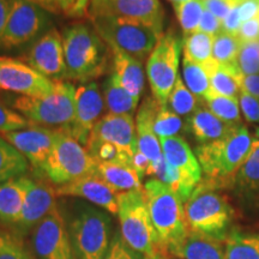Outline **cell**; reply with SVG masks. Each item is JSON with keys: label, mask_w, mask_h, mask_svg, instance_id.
Wrapping results in <instances>:
<instances>
[{"label": "cell", "mask_w": 259, "mask_h": 259, "mask_svg": "<svg viewBox=\"0 0 259 259\" xmlns=\"http://www.w3.org/2000/svg\"><path fill=\"white\" fill-rule=\"evenodd\" d=\"M253 137L245 125L235 127L226 137L196 149L204 181L216 189H229L234 177L253 149Z\"/></svg>", "instance_id": "1"}, {"label": "cell", "mask_w": 259, "mask_h": 259, "mask_svg": "<svg viewBox=\"0 0 259 259\" xmlns=\"http://www.w3.org/2000/svg\"><path fill=\"white\" fill-rule=\"evenodd\" d=\"M63 44L65 79L90 83L105 73L109 47L95 29L83 23L74 24L64 31Z\"/></svg>", "instance_id": "2"}, {"label": "cell", "mask_w": 259, "mask_h": 259, "mask_svg": "<svg viewBox=\"0 0 259 259\" xmlns=\"http://www.w3.org/2000/svg\"><path fill=\"white\" fill-rule=\"evenodd\" d=\"M143 192L162 247L176 254L189 235L183 200L155 178L144 184Z\"/></svg>", "instance_id": "3"}, {"label": "cell", "mask_w": 259, "mask_h": 259, "mask_svg": "<svg viewBox=\"0 0 259 259\" xmlns=\"http://www.w3.org/2000/svg\"><path fill=\"white\" fill-rule=\"evenodd\" d=\"M218 190L202 179L184 203V210L190 233L222 241L227 236L226 231L232 221L233 210Z\"/></svg>", "instance_id": "4"}, {"label": "cell", "mask_w": 259, "mask_h": 259, "mask_svg": "<svg viewBox=\"0 0 259 259\" xmlns=\"http://www.w3.org/2000/svg\"><path fill=\"white\" fill-rule=\"evenodd\" d=\"M77 89L71 83L54 80V88L42 96H19L14 100L15 111L38 126L65 130L73 120Z\"/></svg>", "instance_id": "5"}, {"label": "cell", "mask_w": 259, "mask_h": 259, "mask_svg": "<svg viewBox=\"0 0 259 259\" xmlns=\"http://www.w3.org/2000/svg\"><path fill=\"white\" fill-rule=\"evenodd\" d=\"M118 218L120 234L130 247L145 257L164 250L151 221L143 190L118 193Z\"/></svg>", "instance_id": "6"}, {"label": "cell", "mask_w": 259, "mask_h": 259, "mask_svg": "<svg viewBox=\"0 0 259 259\" xmlns=\"http://www.w3.org/2000/svg\"><path fill=\"white\" fill-rule=\"evenodd\" d=\"M99 161L89 154L85 147L67 135L57 130L50 157L44 173L58 186L72 183L80 178L96 174Z\"/></svg>", "instance_id": "7"}, {"label": "cell", "mask_w": 259, "mask_h": 259, "mask_svg": "<svg viewBox=\"0 0 259 259\" xmlns=\"http://www.w3.org/2000/svg\"><path fill=\"white\" fill-rule=\"evenodd\" d=\"M92 22L107 46L125 52L142 63L148 59L163 35L148 25L125 18L95 17Z\"/></svg>", "instance_id": "8"}, {"label": "cell", "mask_w": 259, "mask_h": 259, "mask_svg": "<svg viewBox=\"0 0 259 259\" xmlns=\"http://www.w3.org/2000/svg\"><path fill=\"white\" fill-rule=\"evenodd\" d=\"M70 238L77 259H102L111 245V218L101 210L83 205L71 222Z\"/></svg>", "instance_id": "9"}, {"label": "cell", "mask_w": 259, "mask_h": 259, "mask_svg": "<svg viewBox=\"0 0 259 259\" xmlns=\"http://www.w3.org/2000/svg\"><path fill=\"white\" fill-rule=\"evenodd\" d=\"M181 51L183 41L169 30L162 35L147 59V77L151 94L162 106H167L168 97L179 77Z\"/></svg>", "instance_id": "10"}, {"label": "cell", "mask_w": 259, "mask_h": 259, "mask_svg": "<svg viewBox=\"0 0 259 259\" xmlns=\"http://www.w3.org/2000/svg\"><path fill=\"white\" fill-rule=\"evenodd\" d=\"M10 9L2 46L8 50L35 40L51 23L47 11L28 0H9Z\"/></svg>", "instance_id": "11"}, {"label": "cell", "mask_w": 259, "mask_h": 259, "mask_svg": "<svg viewBox=\"0 0 259 259\" xmlns=\"http://www.w3.org/2000/svg\"><path fill=\"white\" fill-rule=\"evenodd\" d=\"M31 245L38 259H77L69 229L57 206L32 228Z\"/></svg>", "instance_id": "12"}, {"label": "cell", "mask_w": 259, "mask_h": 259, "mask_svg": "<svg viewBox=\"0 0 259 259\" xmlns=\"http://www.w3.org/2000/svg\"><path fill=\"white\" fill-rule=\"evenodd\" d=\"M89 15L90 18L130 19L163 34L164 11L160 0H92Z\"/></svg>", "instance_id": "13"}, {"label": "cell", "mask_w": 259, "mask_h": 259, "mask_svg": "<svg viewBox=\"0 0 259 259\" xmlns=\"http://www.w3.org/2000/svg\"><path fill=\"white\" fill-rule=\"evenodd\" d=\"M54 88V80L15 58L0 57V90L22 96H42Z\"/></svg>", "instance_id": "14"}, {"label": "cell", "mask_w": 259, "mask_h": 259, "mask_svg": "<svg viewBox=\"0 0 259 259\" xmlns=\"http://www.w3.org/2000/svg\"><path fill=\"white\" fill-rule=\"evenodd\" d=\"M103 106L105 101L99 84L90 82L80 85L76 93V112L73 120L61 131L66 132L85 147L94 126L101 119Z\"/></svg>", "instance_id": "15"}, {"label": "cell", "mask_w": 259, "mask_h": 259, "mask_svg": "<svg viewBox=\"0 0 259 259\" xmlns=\"http://www.w3.org/2000/svg\"><path fill=\"white\" fill-rule=\"evenodd\" d=\"M109 143L132 160L138 150L136 121L132 115L106 114L94 126L88 143ZM85 145V147H87Z\"/></svg>", "instance_id": "16"}, {"label": "cell", "mask_w": 259, "mask_h": 259, "mask_svg": "<svg viewBox=\"0 0 259 259\" xmlns=\"http://www.w3.org/2000/svg\"><path fill=\"white\" fill-rule=\"evenodd\" d=\"M28 64L51 80L65 79V57L63 36L56 28L45 32L32 45L28 54Z\"/></svg>", "instance_id": "17"}, {"label": "cell", "mask_w": 259, "mask_h": 259, "mask_svg": "<svg viewBox=\"0 0 259 259\" xmlns=\"http://www.w3.org/2000/svg\"><path fill=\"white\" fill-rule=\"evenodd\" d=\"M3 137L23 154L32 167L44 171L53 147L56 131L45 126L32 125L28 128L4 134Z\"/></svg>", "instance_id": "18"}, {"label": "cell", "mask_w": 259, "mask_h": 259, "mask_svg": "<svg viewBox=\"0 0 259 259\" xmlns=\"http://www.w3.org/2000/svg\"><path fill=\"white\" fill-rule=\"evenodd\" d=\"M56 194L57 197H79L112 215H118V192L107 185L97 174L58 186Z\"/></svg>", "instance_id": "19"}, {"label": "cell", "mask_w": 259, "mask_h": 259, "mask_svg": "<svg viewBox=\"0 0 259 259\" xmlns=\"http://www.w3.org/2000/svg\"><path fill=\"white\" fill-rule=\"evenodd\" d=\"M56 189L51 185L28 178L23 208L16 226L22 229L34 228L56 208Z\"/></svg>", "instance_id": "20"}, {"label": "cell", "mask_w": 259, "mask_h": 259, "mask_svg": "<svg viewBox=\"0 0 259 259\" xmlns=\"http://www.w3.org/2000/svg\"><path fill=\"white\" fill-rule=\"evenodd\" d=\"M160 142L167 163L176 169L192 189H196L203 179V171L198 158L191 150L187 142L180 136L161 138Z\"/></svg>", "instance_id": "21"}, {"label": "cell", "mask_w": 259, "mask_h": 259, "mask_svg": "<svg viewBox=\"0 0 259 259\" xmlns=\"http://www.w3.org/2000/svg\"><path fill=\"white\" fill-rule=\"evenodd\" d=\"M160 106L154 97H147L142 102L136 118L138 150L143 153L151 163H155L163 157L160 138L154 132V119Z\"/></svg>", "instance_id": "22"}, {"label": "cell", "mask_w": 259, "mask_h": 259, "mask_svg": "<svg viewBox=\"0 0 259 259\" xmlns=\"http://www.w3.org/2000/svg\"><path fill=\"white\" fill-rule=\"evenodd\" d=\"M245 205L259 208V139L255 138L250 156L233 179L231 187Z\"/></svg>", "instance_id": "23"}, {"label": "cell", "mask_w": 259, "mask_h": 259, "mask_svg": "<svg viewBox=\"0 0 259 259\" xmlns=\"http://www.w3.org/2000/svg\"><path fill=\"white\" fill-rule=\"evenodd\" d=\"M238 126L227 124L206 108L202 103L198 108L187 118V130L200 144L219 141Z\"/></svg>", "instance_id": "24"}, {"label": "cell", "mask_w": 259, "mask_h": 259, "mask_svg": "<svg viewBox=\"0 0 259 259\" xmlns=\"http://www.w3.org/2000/svg\"><path fill=\"white\" fill-rule=\"evenodd\" d=\"M109 51L113 59V73L124 88L139 100L143 94L145 84L143 63L122 51L115 48H109Z\"/></svg>", "instance_id": "25"}, {"label": "cell", "mask_w": 259, "mask_h": 259, "mask_svg": "<svg viewBox=\"0 0 259 259\" xmlns=\"http://www.w3.org/2000/svg\"><path fill=\"white\" fill-rule=\"evenodd\" d=\"M96 174L118 193L143 190L142 177L127 162H99Z\"/></svg>", "instance_id": "26"}, {"label": "cell", "mask_w": 259, "mask_h": 259, "mask_svg": "<svg viewBox=\"0 0 259 259\" xmlns=\"http://www.w3.org/2000/svg\"><path fill=\"white\" fill-rule=\"evenodd\" d=\"M27 181L28 178L21 177L0 184V222L16 226L23 208Z\"/></svg>", "instance_id": "27"}, {"label": "cell", "mask_w": 259, "mask_h": 259, "mask_svg": "<svg viewBox=\"0 0 259 259\" xmlns=\"http://www.w3.org/2000/svg\"><path fill=\"white\" fill-rule=\"evenodd\" d=\"M102 96L108 114L134 115L139 100L131 95L112 72L102 85Z\"/></svg>", "instance_id": "28"}, {"label": "cell", "mask_w": 259, "mask_h": 259, "mask_svg": "<svg viewBox=\"0 0 259 259\" xmlns=\"http://www.w3.org/2000/svg\"><path fill=\"white\" fill-rule=\"evenodd\" d=\"M174 255L181 259H226L221 240L190 232Z\"/></svg>", "instance_id": "29"}, {"label": "cell", "mask_w": 259, "mask_h": 259, "mask_svg": "<svg viewBox=\"0 0 259 259\" xmlns=\"http://www.w3.org/2000/svg\"><path fill=\"white\" fill-rule=\"evenodd\" d=\"M205 69L209 73L210 88L212 93L239 99V94L241 92L240 80L242 73L238 67L226 66L212 60L205 65Z\"/></svg>", "instance_id": "30"}, {"label": "cell", "mask_w": 259, "mask_h": 259, "mask_svg": "<svg viewBox=\"0 0 259 259\" xmlns=\"http://www.w3.org/2000/svg\"><path fill=\"white\" fill-rule=\"evenodd\" d=\"M29 161L11 143L0 136V184L23 177Z\"/></svg>", "instance_id": "31"}, {"label": "cell", "mask_w": 259, "mask_h": 259, "mask_svg": "<svg viewBox=\"0 0 259 259\" xmlns=\"http://www.w3.org/2000/svg\"><path fill=\"white\" fill-rule=\"evenodd\" d=\"M203 103L212 114L232 126H240L241 111L239 106V99L236 97L222 96L210 92L203 99Z\"/></svg>", "instance_id": "32"}, {"label": "cell", "mask_w": 259, "mask_h": 259, "mask_svg": "<svg viewBox=\"0 0 259 259\" xmlns=\"http://www.w3.org/2000/svg\"><path fill=\"white\" fill-rule=\"evenodd\" d=\"M213 37L211 35L204 34L202 31H196L193 34L184 36L183 53L184 57L202 64L205 66L212 61V45Z\"/></svg>", "instance_id": "33"}, {"label": "cell", "mask_w": 259, "mask_h": 259, "mask_svg": "<svg viewBox=\"0 0 259 259\" xmlns=\"http://www.w3.org/2000/svg\"><path fill=\"white\" fill-rule=\"evenodd\" d=\"M183 80L190 92L202 100L211 92L209 73L202 64L183 58Z\"/></svg>", "instance_id": "34"}, {"label": "cell", "mask_w": 259, "mask_h": 259, "mask_svg": "<svg viewBox=\"0 0 259 259\" xmlns=\"http://www.w3.org/2000/svg\"><path fill=\"white\" fill-rule=\"evenodd\" d=\"M226 259H259V236L233 233L223 240Z\"/></svg>", "instance_id": "35"}, {"label": "cell", "mask_w": 259, "mask_h": 259, "mask_svg": "<svg viewBox=\"0 0 259 259\" xmlns=\"http://www.w3.org/2000/svg\"><path fill=\"white\" fill-rule=\"evenodd\" d=\"M203 101L190 92L181 77H178L176 85L169 94L167 107L179 116H189L202 105Z\"/></svg>", "instance_id": "36"}, {"label": "cell", "mask_w": 259, "mask_h": 259, "mask_svg": "<svg viewBox=\"0 0 259 259\" xmlns=\"http://www.w3.org/2000/svg\"><path fill=\"white\" fill-rule=\"evenodd\" d=\"M177 19L179 22L184 36L198 31L200 19L204 14L203 0H189L173 5Z\"/></svg>", "instance_id": "37"}, {"label": "cell", "mask_w": 259, "mask_h": 259, "mask_svg": "<svg viewBox=\"0 0 259 259\" xmlns=\"http://www.w3.org/2000/svg\"><path fill=\"white\" fill-rule=\"evenodd\" d=\"M240 41L236 36L221 31L213 37L212 59L226 66L238 67V56Z\"/></svg>", "instance_id": "38"}, {"label": "cell", "mask_w": 259, "mask_h": 259, "mask_svg": "<svg viewBox=\"0 0 259 259\" xmlns=\"http://www.w3.org/2000/svg\"><path fill=\"white\" fill-rule=\"evenodd\" d=\"M184 121L181 116L171 112L167 106H160L154 119V132L158 138L177 137L183 131Z\"/></svg>", "instance_id": "39"}, {"label": "cell", "mask_w": 259, "mask_h": 259, "mask_svg": "<svg viewBox=\"0 0 259 259\" xmlns=\"http://www.w3.org/2000/svg\"><path fill=\"white\" fill-rule=\"evenodd\" d=\"M238 69L246 76L259 73V41L240 44L238 56Z\"/></svg>", "instance_id": "40"}, {"label": "cell", "mask_w": 259, "mask_h": 259, "mask_svg": "<svg viewBox=\"0 0 259 259\" xmlns=\"http://www.w3.org/2000/svg\"><path fill=\"white\" fill-rule=\"evenodd\" d=\"M0 259H34V257L18 236L0 232Z\"/></svg>", "instance_id": "41"}, {"label": "cell", "mask_w": 259, "mask_h": 259, "mask_svg": "<svg viewBox=\"0 0 259 259\" xmlns=\"http://www.w3.org/2000/svg\"><path fill=\"white\" fill-rule=\"evenodd\" d=\"M34 124L28 120L21 113L15 109L9 108L4 102L0 100V134H9V132L19 131L32 126Z\"/></svg>", "instance_id": "42"}, {"label": "cell", "mask_w": 259, "mask_h": 259, "mask_svg": "<svg viewBox=\"0 0 259 259\" xmlns=\"http://www.w3.org/2000/svg\"><path fill=\"white\" fill-rule=\"evenodd\" d=\"M145 255L139 253L126 244L120 233H116L112 239L108 251L102 259H144Z\"/></svg>", "instance_id": "43"}, {"label": "cell", "mask_w": 259, "mask_h": 259, "mask_svg": "<svg viewBox=\"0 0 259 259\" xmlns=\"http://www.w3.org/2000/svg\"><path fill=\"white\" fill-rule=\"evenodd\" d=\"M239 106L246 121L259 122V99L241 90L239 94Z\"/></svg>", "instance_id": "44"}, {"label": "cell", "mask_w": 259, "mask_h": 259, "mask_svg": "<svg viewBox=\"0 0 259 259\" xmlns=\"http://www.w3.org/2000/svg\"><path fill=\"white\" fill-rule=\"evenodd\" d=\"M241 2L242 0H203V4L205 10L222 21Z\"/></svg>", "instance_id": "45"}, {"label": "cell", "mask_w": 259, "mask_h": 259, "mask_svg": "<svg viewBox=\"0 0 259 259\" xmlns=\"http://www.w3.org/2000/svg\"><path fill=\"white\" fill-rule=\"evenodd\" d=\"M28 2L40 6L41 9H44L47 12H51V14L69 15L76 0H28Z\"/></svg>", "instance_id": "46"}, {"label": "cell", "mask_w": 259, "mask_h": 259, "mask_svg": "<svg viewBox=\"0 0 259 259\" xmlns=\"http://www.w3.org/2000/svg\"><path fill=\"white\" fill-rule=\"evenodd\" d=\"M198 31L211 35V36H216V35H219L222 31V21L216 17V16H213L211 12H209L208 10H204Z\"/></svg>", "instance_id": "47"}, {"label": "cell", "mask_w": 259, "mask_h": 259, "mask_svg": "<svg viewBox=\"0 0 259 259\" xmlns=\"http://www.w3.org/2000/svg\"><path fill=\"white\" fill-rule=\"evenodd\" d=\"M240 44L252 41H259V17L250 19V21L244 22L239 29L238 36Z\"/></svg>", "instance_id": "48"}, {"label": "cell", "mask_w": 259, "mask_h": 259, "mask_svg": "<svg viewBox=\"0 0 259 259\" xmlns=\"http://www.w3.org/2000/svg\"><path fill=\"white\" fill-rule=\"evenodd\" d=\"M238 6H235V8L226 16L225 19H222V31L227 32V34H231L233 36H238L239 29H240L242 24L240 16H239Z\"/></svg>", "instance_id": "49"}, {"label": "cell", "mask_w": 259, "mask_h": 259, "mask_svg": "<svg viewBox=\"0 0 259 259\" xmlns=\"http://www.w3.org/2000/svg\"><path fill=\"white\" fill-rule=\"evenodd\" d=\"M241 23L259 17V0H242L238 6Z\"/></svg>", "instance_id": "50"}, {"label": "cell", "mask_w": 259, "mask_h": 259, "mask_svg": "<svg viewBox=\"0 0 259 259\" xmlns=\"http://www.w3.org/2000/svg\"><path fill=\"white\" fill-rule=\"evenodd\" d=\"M242 92L259 99V73L258 74H242L240 80Z\"/></svg>", "instance_id": "51"}, {"label": "cell", "mask_w": 259, "mask_h": 259, "mask_svg": "<svg viewBox=\"0 0 259 259\" xmlns=\"http://www.w3.org/2000/svg\"><path fill=\"white\" fill-rule=\"evenodd\" d=\"M131 163H132V167L138 171V174L142 178L144 176H148V171H149V168H150L151 162L149 161V158L145 156L143 153H141L139 150L136 151V154L134 155V157H132L131 160Z\"/></svg>", "instance_id": "52"}, {"label": "cell", "mask_w": 259, "mask_h": 259, "mask_svg": "<svg viewBox=\"0 0 259 259\" xmlns=\"http://www.w3.org/2000/svg\"><path fill=\"white\" fill-rule=\"evenodd\" d=\"M92 0H76L69 15L71 17H87L89 15V4Z\"/></svg>", "instance_id": "53"}, {"label": "cell", "mask_w": 259, "mask_h": 259, "mask_svg": "<svg viewBox=\"0 0 259 259\" xmlns=\"http://www.w3.org/2000/svg\"><path fill=\"white\" fill-rule=\"evenodd\" d=\"M10 4L9 0H0V45H2V38L4 35L6 21H8Z\"/></svg>", "instance_id": "54"}, {"label": "cell", "mask_w": 259, "mask_h": 259, "mask_svg": "<svg viewBox=\"0 0 259 259\" xmlns=\"http://www.w3.org/2000/svg\"><path fill=\"white\" fill-rule=\"evenodd\" d=\"M169 252L166 250H160L157 252H155L154 254L151 255H147L144 259H169Z\"/></svg>", "instance_id": "55"}, {"label": "cell", "mask_w": 259, "mask_h": 259, "mask_svg": "<svg viewBox=\"0 0 259 259\" xmlns=\"http://www.w3.org/2000/svg\"><path fill=\"white\" fill-rule=\"evenodd\" d=\"M168 2H170L171 4H179V3H184V2H189V0H168Z\"/></svg>", "instance_id": "56"}, {"label": "cell", "mask_w": 259, "mask_h": 259, "mask_svg": "<svg viewBox=\"0 0 259 259\" xmlns=\"http://www.w3.org/2000/svg\"><path fill=\"white\" fill-rule=\"evenodd\" d=\"M254 136H255V138L259 139V127L254 128Z\"/></svg>", "instance_id": "57"}]
</instances>
